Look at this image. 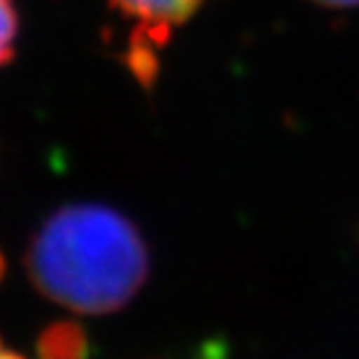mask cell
Wrapping results in <instances>:
<instances>
[{
  "mask_svg": "<svg viewBox=\"0 0 359 359\" xmlns=\"http://www.w3.org/2000/svg\"><path fill=\"white\" fill-rule=\"evenodd\" d=\"M26 271L42 297L73 313L107 315L138 297L149 255L131 219L98 203L59 208L26 252Z\"/></svg>",
  "mask_w": 359,
  "mask_h": 359,
  "instance_id": "1",
  "label": "cell"
},
{
  "mask_svg": "<svg viewBox=\"0 0 359 359\" xmlns=\"http://www.w3.org/2000/svg\"><path fill=\"white\" fill-rule=\"evenodd\" d=\"M121 17L133 24L131 63L138 77L154 73V56L170 33L189 21L203 0H110Z\"/></svg>",
  "mask_w": 359,
  "mask_h": 359,
  "instance_id": "2",
  "label": "cell"
},
{
  "mask_svg": "<svg viewBox=\"0 0 359 359\" xmlns=\"http://www.w3.org/2000/svg\"><path fill=\"white\" fill-rule=\"evenodd\" d=\"M19 35V14L14 0H0V66L14 56Z\"/></svg>",
  "mask_w": 359,
  "mask_h": 359,
  "instance_id": "3",
  "label": "cell"
},
{
  "mask_svg": "<svg viewBox=\"0 0 359 359\" xmlns=\"http://www.w3.org/2000/svg\"><path fill=\"white\" fill-rule=\"evenodd\" d=\"M0 359H26L24 355H19L17 350L7 348L3 341H0Z\"/></svg>",
  "mask_w": 359,
  "mask_h": 359,
  "instance_id": "4",
  "label": "cell"
},
{
  "mask_svg": "<svg viewBox=\"0 0 359 359\" xmlns=\"http://www.w3.org/2000/svg\"><path fill=\"white\" fill-rule=\"evenodd\" d=\"M320 3H327V5H355L359 0H320Z\"/></svg>",
  "mask_w": 359,
  "mask_h": 359,
  "instance_id": "5",
  "label": "cell"
}]
</instances>
